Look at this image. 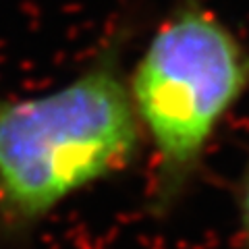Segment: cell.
Here are the masks:
<instances>
[{"label": "cell", "instance_id": "obj_1", "mask_svg": "<svg viewBox=\"0 0 249 249\" xmlns=\"http://www.w3.org/2000/svg\"><path fill=\"white\" fill-rule=\"evenodd\" d=\"M142 139L121 36L58 88L0 100V235H29L67 199L127 168Z\"/></svg>", "mask_w": 249, "mask_h": 249}, {"label": "cell", "instance_id": "obj_2", "mask_svg": "<svg viewBox=\"0 0 249 249\" xmlns=\"http://www.w3.org/2000/svg\"><path fill=\"white\" fill-rule=\"evenodd\" d=\"M127 81L152 145L150 210L164 216L189 189L220 124L249 91V48L201 0H178Z\"/></svg>", "mask_w": 249, "mask_h": 249}, {"label": "cell", "instance_id": "obj_3", "mask_svg": "<svg viewBox=\"0 0 249 249\" xmlns=\"http://www.w3.org/2000/svg\"><path fill=\"white\" fill-rule=\"evenodd\" d=\"M237 206H239V222H241V237H243V249H249V164H247L243 177H241V183H239Z\"/></svg>", "mask_w": 249, "mask_h": 249}]
</instances>
